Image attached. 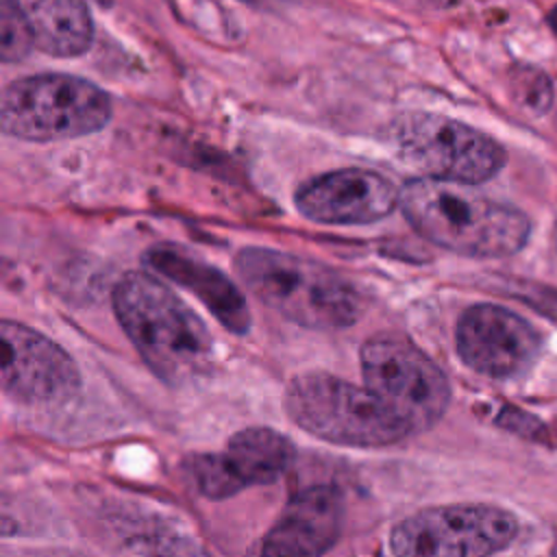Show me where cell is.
I'll use <instances>...</instances> for the list:
<instances>
[{
    "label": "cell",
    "mask_w": 557,
    "mask_h": 557,
    "mask_svg": "<svg viewBox=\"0 0 557 557\" xmlns=\"http://www.w3.org/2000/svg\"><path fill=\"white\" fill-rule=\"evenodd\" d=\"M81 372L65 348L15 320H0V392L15 403L52 407L72 400Z\"/></svg>",
    "instance_id": "9"
},
{
    "label": "cell",
    "mask_w": 557,
    "mask_h": 557,
    "mask_svg": "<svg viewBox=\"0 0 557 557\" xmlns=\"http://www.w3.org/2000/svg\"><path fill=\"white\" fill-rule=\"evenodd\" d=\"M250 7H257V9H278V7H285L289 4L292 0H242Z\"/></svg>",
    "instance_id": "18"
},
{
    "label": "cell",
    "mask_w": 557,
    "mask_h": 557,
    "mask_svg": "<svg viewBox=\"0 0 557 557\" xmlns=\"http://www.w3.org/2000/svg\"><path fill=\"white\" fill-rule=\"evenodd\" d=\"M398 154L418 172L457 183H485L507 161L505 148L485 133L440 115L407 113L394 126Z\"/></svg>",
    "instance_id": "7"
},
{
    "label": "cell",
    "mask_w": 557,
    "mask_h": 557,
    "mask_svg": "<svg viewBox=\"0 0 557 557\" xmlns=\"http://www.w3.org/2000/svg\"><path fill=\"white\" fill-rule=\"evenodd\" d=\"M342 494L331 485H313L298 492L265 533L261 553L309 557L326 553L342 533Z\"/></svg>",
    "instance_id": "12"
},
{
    "label": "cell",
    "mask_w": 557,
    "mask_h": 557,
    "mask_svg": "<svg viewBox=\"0 0 557 557\" xmlns=\"http://www.w3.org/2000/svg\"><path fill=\"white\" fill-rule=\"evenodd\" d=\"M518 518L492 505L422 509L392 529L389 546L403 557H479L505 550L518 535Z\"/></svg>",
    "instance_id": "8"
},
{
    "label": "cell",
    "mask_w": 557,
    "mask_h": 557,
    "mask_svg": "<svg viewBox=\"0 0 557 557\" xmlns=\"http://www.w3.org/2000/svg\"><path fill=\"white\" fill-rule=\"evenodd\" d=\"M111 302L122 331L159 381L185 385L211 370L215 355L207 324L163 281L126 272Z\"/></svg>",
    "instance_id": "1"
},
{
    "label": "cell",
    "mask_w": 557,
    "mask_h": 557,
    "mask_svg": "<svg viewBox=\"0 0 557 557\" xmlns=\"http://www.w3.org/2000/svg\"><path fill=\"white\" fill-rule=\"evenodd\" d=\"M459 2H463V0H440V4H444V7H453V4H459Z\"/></svg>",
    "instance_id": "20"
},
{
    "label": "cell",
    "mask_w": 557,
    "mask_h": 557,
    "mask_svg": "<svg viewBox=\"0 0 557 557\" xmlns=\"http://www.w3.org/2000/svg\"><path fill=\"white\" fill-rule=\"evenodd\" d=\"M35 48L22 0H0V63H17Z\"/></svg>",
    "instance_id": "16"
},
{
    "label": "cell",
    "mask_w": 557,
    "mask_h": 557,
    "mask_svg": "<svg viewBox=\"0 0 557 557\" xmlns=\"http://www.w3.org/2000/svg\"><path fill=\"white\" fill-rule=\"evenodd\" d=\"M511 89L516 100L533 113H544L553 102V85L548 76L531 65H518L513 70Z\"/></svg>",
    "instance_id": "17"
},
{
    "label": "cell",
    "mask_w": 557,
    "mask_h": 557,
    "mask_svg": "<svg viewBox=\"0 0 557 557\" xmlns=\"http://www.w3.org/2000/svg\"><path fill=\"white\" fill-rule=\"evenodd\" d=\"M294 459L296 448L289 437L270 426H248L237 431L220 453V461L237 492L278 481Z\"/></svg>",
    "instance_id": "14"
},
{
    "label": "cell",
    "mask_w": 557,
    "mask_h": 557,
    "mask_svg": "<svg viewBox=\"0 0 557 557\" xmlns=\"http://www.w3.org/2000/svg\"><path fill=\"white\" fill-rule=\"evenodd\" d=\"M455 342L463 363L492 379L522 374L542 350V339L531 322L490 302L472 305L461 313Z\"/></svg>",
    "instance_id": "10"
},
{
    "label": "cell",
    "mask_w": 557,
    "mask_h": 557,
    "mask_svg": "<svg viewBox=\"0 0 557 557\" xmlns=\"http://www.w3.org/2000/svg\"><path fill=\"white\" fill-rule=\"evenodd\" d=\"M361 374L411 433L429 431L450 403V387L435 361L396 333H379L361 346Z\"/></svg>",
    "instance_id": "6"
},
{
    "label": "cell",
    "mask_w": 557,
    "mask_h": 557,
    "mask_svg": "<svg viewBox=\"0 0 557 557\" xmlns=\"http://www.w3.org/2000/svg\"><path fill=\"white\" fill-rule=\"evenodd\" d=\"M398 198V187L383 174L344 168L305 181L294 194V205L311 222L350 226L387 218Z\"/></svg>",
    "instance_id": "11"
},
{
    "label": "cell",
    "mask_w": 557,
    "mask_h": 557,
    "mask_svg": "<svg viewBox=\"0 0 557 557\" xmlns=\"http://www.w3.org/2000/svg\"><path fill=\"white\" fill-rule=\"evenodd\" d=\"M33 44L50 57H78L91 48L94 22L85 0H22Z\"/></svg>",
    "instance_id": "15"
},
{
    "label": "cell",
    "mask_w": 557,
    "mask_h": 557,
    "mask_svg": "<svg viewBox=\"0 0 557 557\" xmlns=\"http://www.w3.org/2000/svg\"><path fill=\"white\" fill-rule=\"evenodd\" d=\"M242 283L289 322L315 331L352 326L363 311L359 292L335 270L313 259L263 246L235 255Z\"/></svg>",
    "instance_id": "3"
},
{
    "label": "cell",
    "mask_w": 557,
    "mask_h": 557,
    "mask_svg": "<svg viewBox=\"0 0 557 557\" xmlns=\"http://www.w3.org/2000/svg\"><path fill=\"white\" fill-rule=\"evenodd\" d=\"M113 113L111 96L72 74H33L0 91V131L24 141H61L102 131Z\"/></svg>",
    "instance_id": "5"
},
{
    "label": "cell",
    "mask_w": 557,
    "mask_h": 557,
    "mask_svg": "<svg viewBox=\"0 0 557 557\" xmlns=\"http://www.w3.org/2000/svg\"><path fill=\"white\" fill-rule=\"evenodd\" d=\"M403 215L424 239L466 257H509L524 248L531 220L518 207L433 176L403 185Z\"/></svg>",
    "instance_id": "2"
},
{
    "label": "cell",
    "mask_w": 557,
    "mask_h": 557,
    "mask_svg": "<svg viewBox=\"0 0 557 557\" xmlns=\"http://www.w3.org/2000/svg\"><path fill=\"white\" fill-rule=\"evenodd\" d=\"M146 263L191 292L226 331L244 335L250 329L252 318L244 294L215 265L174 246L150 248L146 252Z\"/></svg>",
    "instance_id": "13"
},
{
    "label": "cell",
    "mask_w": 557,
    "mask_h": 557,
    "mask_svg": "<svg viewBox=\"0 0 557 557\" xmlns=\"http://www.w3.org/2000/svg\"><path fill=\"white\" fill-rule=\"evenodd\" d=\"M548 24H550L553 30L557 33V7H553V11L548 13Z\"/></svg>",
    "instance_id": "19"
},
{
    "label": "cell",
    "mask_w": 557,
    "mask_h": 557,
    "mask_svg": "<svg viewBox=\"0 0 557 557\" xmlns=\"http://www.w3.org/2000/svg\"><path fill=\"white\" fill-rule=\"evenodd\" d=\"M283 409L296 426L337 446L379 448L411 433L374 392L329 372L294 376Z\"/></svg>",
    "instance_id": "4"
}]
</instances>
